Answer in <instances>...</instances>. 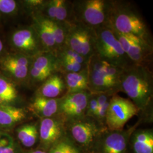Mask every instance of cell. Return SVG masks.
Instances as JSON below:
<instances>
[{
    "label": "cell",
    "instance_id": "cell-16",
    "mask_svg": "<svg viewBox=\"0 0 153 153\" xmlns=\"http://www.w3.org/2000/svg\"><path fill=\"white\" fill-rule=\"evenodd\" d=\"M66 91L62 74L59 72H56L38 87L35 96L45 98H60L65 94Z\"/></svg>",
    "mask_w": 153,
    "mask_h": 153
},
{
    "label": "cell",
    "instance_id": "cell-27",
    "mask_svg": "<svg viewBox=\"0 0 153 153\" xmlns=\"http://www.w3.org/2000/svg\"><path fill=\"white\" fill-rule=\"evenodd\" d=\"M22 7L21 1L15 0H0V16L16 15Z\"/></svg>",
    "mask_w": 153,
    "mask_h": 153
},
{
    "label": "cell",
    "instance_id": "cell-19",
    "mask_svg": "<svg viewBox=\"0 0 153 153\" xmlns=\"http://www.w3.org/2000/svg\"><path fill=\"white\" fill-rule=\"evenodd\" d=\"M27 111L13 105H0V129H10L26 119Z\"/></svg>",
    "mask_w": 153,
    "mask_h": 153
},
{
    "label": "cell",
    "instance_id": "cell-25",
    "mask_svg": "<svg viewBox=\"0 0 153 153\" xmlns=\"http://www.w3.org/2000/svg\"><path fill=\"white\" fill-rule=\"evenodd\" d=\"M0 153H23L16 139L9 132L0 129Z\"/></svg>",
    "mask_w": 153,
    "mask_h": 153
},
{
    "label": "cell",
    "instance_id": "cell-13",
    "mask_svg": "<svg viewBox=\"0 0 153 153\" xmlns=\"http://www.w3.org/2000/svg\"><path fill=\"white\" fill-rule=\"evenodd\" d=\"M126 130L111 131L105 130L99 136L97 146L98 153H126L131 134L141 122Z\"/></svg>",
    "mask_w": 153,
    "mask_h": 153
},
{
    "label": "cell",
    "instance_id": "cell-35",
    "mask_svg": "<svg viewBox=\"0 0 153 153\" xmlns=\"http://www.w3.org/2000/svg\"><path fill=\"white\" fill-rule=\"evenodd\" d=\"M49 153L48 152H47L43 149H34V150H31L27 152L26 153Z\"/></svg>",
    "mask_w": 153,
    "mask_h": 153
},
{
    "label": "cell",
    "instance_id": "cell-28",
    "mask_svg": "<svg viewBox=\"0 0 153 153\" xmlns=\"http://www.w3.org/2000/svg\"><path fill=\"white\" fill-rule=\"evenodd\" d=\"M58 72L62 74L81 71L88 66V64H81L73 61L57 58Z\"/></svg>",
    "mask_w": 153,
    "mask_h": 153
},
{
    "label": "cell",
    "instance_id": "cell-15",
    "mask_svg": "<svg viewBox=\"0 0 153 153\" xmlns=\"http://www.w3.org/2000/svg\"><path fill=\"white\" fill-rule=\"evenodd\" d=\"M33 58L19 53L4 56L0 61L1 69L17 83L27 85Z\"/></svg>",
    "mask_w": 153,
    "mask_h": 153
},
{
    "label": "cell",
    "instance_id": "cell-31",
    "mask_svg": "<svg viewBox=\"0 0 153 153\" xmlns=\"http://www.w3.org/2000/svg\"><path fill=\"white\" fill-rule=\"evenodd\" d=\"M73 141L67 134L55 143L48 151L49 153H68Z\"/></svg>",
    "mask_w": 153,
    "mask_h": 153
},
{
    "label": "cell",
    "instance_id": "cell-14",
    "mask_svg": "<svg viewBox=\"0 0 153 153\" xmlns=\"http://www.w3.org/2000/svg\"><path fill=\"white\" fill-rule=\"evenodd\" d=\"M67 135L65 123L58 115L40 119L39 139L42 149L47 152Z\"/></svg>",
    "mask_w": 153,
    "mask_h": 153
},
{
    "label": "cell",
    "instance_id": "cell-32",
    "mask_svg": "<svg viewBox=\"0 0 153 153\" xmlns=\"http://www.w3.org/2000/svg\"><path fill=\"white\" fill-rule=\"evenodd\" d=\"M98 104L97 102V94L90 93L88 100V106L86 112V116L95 119L98 110Z\"/></svg>",
    "mask_w": 153,
    "mask_h": 153
},
{
    "label": "cell",
    "instance_id": "cell-10",
    "mask_svg": "<svg viewBox=\"0 0 153 153\" xmlns=\"http://www.w3.org/2000/svg\"><path fill=\"white\" fill-rule=\"evenodd\" d=\"M10 44L16 53L31 58L44 52L38 34L32 25L18 28L12 33Z\"/></svg>",
    "mask_w": 153,
    "mask_h": 153
},
{
    "label": "cell",
    "instance_id": "cell-30",
    "mask_svg": "<svg viewBox=\"0 0 153 153\" xmlns=\"http://www.w3.org/2000/svg\"><path fill=\"white\" fill-rule=\"evenodd\" d=\"M47 0H25L21 1L22 7L30 15L39 14L43 9Z\"/></svg>",
    "mask_w": 153,
    "mask_h": 153
},
{
    "label": "cell",
    "instance_id": "cell-17",
    "mask_svg": "<svg viewBox=\"0 0 153 153\" xmlns=\"http://www.w3.org/2000/svg\"><path fill=\"white\" fill-rule=\"evenodd\" d=\"M31 16L33 19L32 25L38 34L44 51L54 53L57 47L49 20L39 14H34Z\"/></svg>",
    "mask_w": 153,
    "mask_h": 153
},
{
    "label": "cell",
    "instance_id": "cell-8",
    "mask_svg": "<svg viewBox=\"0 0 153 153\" xmlns=\"http://www.w3.org/2000/svg\"><path fill=\"white\" fill-rule=\"evenodd\" d=\"M114 33L132 64L151 68L153 45L133 35Z\"/></svg>",
    "mask_w": 153,
    "mask_h": 153
},
{
    "label": "cell",
    "instance_id": "cell-9",
    "mask_svg": "<svg viewBox=\"0 0 153 153\" xmlns=\"http://www.w3.org/2000/svg\"><path fill=\"white\" fill-rule=\"evenodd\" d=\"M90 95L88 91L65 94L59 98L57 115L65 124L85 117Z\"/></svg>",
    "mask_w": 153,
    "mask_h": 153
},
{
    "label": "cell",
    "instance_id": "cell-6",
    "mask_svg": "<svg viewBox=\"0 0 153 153\" xmlns=\"http://www.w3.org/2000/svg\"><path fill=\"white\" fill-rule=\"evenodd\" d=\"M66 126L67 134L70 135L72 141L86 149L91 147L97 138L107 129L88 116L67 123Z\"/></svg>",
    "mask_w": 153,
    "mask_h": 153
},
{
    "label": "cell",
    "instance_id": "cell-7",
    "mask_svg": "<svg viewBox=\"0 0 153 153\" xmlns=\"http://www.w3.org/2000/svg\"><path fill=\"white\" fill-rule=\"evenodd\" d=\"M139 113L140 110L130 99L115 94L110 99L105 119L106 128L111 131H121L129 120Z\"/></svg>",
    "mask_w": 153,
    "mask_h": 153
},
{
    "label": "cell",
    "instance_id": "cell-33",
    "mask_svg": "<svg viewBox=\"0 0 153 153\" xmlns=\"http://www.w3.org/2000/svg\"><path fill=\"white\" fill-rule=\"evenodd\" d=\"M99 107H100L109 100L114 94L110 93H100L96 94Z\"/></svg>",
    "mask_w": 153,
    "mask_h": 153
},
{
    "label": "cell",
    "instance_id": "cell-18",
    "mask_svg": "<svg viewBox=\"0 0 153 153\" xmlns=\"http://www.w3.org/2000/svg\"><path fill=\"white\" fill-rule=\"evenodd\" d=\"M59 98H45L35 96L28 105V109L40 119L57 115Z\"/></svg>",
    "mask_w": 153,
    "mask_h": 153
},
{
    "label": "cell",
    "instance_id": "cell-12",
    "mask_svg": "<svg viewBox=\"0 0 153 153\" xmlns=\"http://www.w3.org/2000/svg\"><path fill=\"white\" fill-rule=\"evenodd\" d=\"M104 61L96 54L90 59L88 64V86L90 93H110L114 95L120 92L119 88L106 77L103 71Z\"/></svg>",
    "mask_w": 153,
    "mask_h": 153
},
{
    "label": "cell",
    "instance_id": "cell-5",
    "mask_svg": "<svg viewBox=\"0 0 153 153\" xmlns=\"http://www.w3.org/2000/svg\"><path fill=\"white\" fill-rule=\"evenodd\" d=\"M65 26L66 29L65 45L88 61L95 52V30L76 22Z\"/></svg>",
    "mask_w": 153,
    "mask_h": 153
},
{
    "label": "cell",
    "instance_id": "cell-2",
    "mask_svg": "<svg viewBox=\"0 0 153 153\" xmlns=\"http://www.w3.org/2000/svg\"><path fill=\"white\" fill-rule=\"evenodd\" d=\"M108 26L115 32L133 35L153 45L152 33L146 23L129 1L112 0Z\"/></svg>",
    "mask_w": 153,
    "mask_h": 153
},
{
    "label": "cell",
    "instance_id": "cell-29",
    "mask_svg": "<svg viewBox=\"0 0 153 153\" xmlns=\"http://www.w3.org/2000/svg\"><path fill=\"white\" fill-rule=\"evenodd\" d=\"M49 21L50 26L55 38L57 49L65 45V44L66 29V27L60 23ZM56 49V50H57Z\"/></svg>",
    "mask_w": 153,
    "mask_h": 153
},
{
    "label": "cell",
    "instance_id": "cell-21",
    "mask_svg": "<svg viewBox=\"0 0 153 153\" xmlns=\"http://www.w3.org/2000/svg\"><path fill=\"white\" fill-rule=\"evenodd\" d=\"M65 84L66 94L88 91V66L81 71L62 74Z\"/></svg>",
    "mask_w": 153,
    "mask_h": 153
},
{
    "label": "cell",
    "instance_id": "cell-23",
    "mask_svg": "<svg viewBox=\"0 0 153 153\" xmlns=\"http://www.w3.org/2000/svg\"><path fill=\"white\" fill-rule=\"evenodd\" d=\"M0 98L12 105L18 99L16 86L7 76L0 75Z\"/></svg>",
    "mask_w": 153,
    "mask_h": 153
},
{
    "label": "cell",
    "instance_id": "cell-20",
    "mask_svg": "<svg viewBox=\"0 0 153 153\" xmlns=\"http://www.w3.org/2000/svg\"><path fill=\"white\" fill-rule=\"evenodd\" d=\"M130 139L134 153H153L152 129H136Z\"/></svg>",
    "mask_w": 153,
    "mask_h": 153
},
{
    "label": "cell",
    "instance_id": "cell-34",
    "mask_svg": "<svg viewBox=\"0 0 153 153\" xmlns=\"http://www.w3.org/2000/svg\"><path fill=\"white\" fill-rule=\"evenodd\" d=\"M68 153H82L80 149L78 148L76 144H75L74 142L71 143V145L69 148V150Z\"/></svg>",
    "mask_w": 153,
    "mask_h": 153
},
{
    "label": "cell",
    "instance_id": "cell-3",
    "mask_svg": "<svg viewBox=\"0 0 153 153\" xmlns=\"http://www.w3.org/2000/svg\"><path fill=\"white\" fill-rule=\"evenodd\" d=\"M74 22L96 30L108 25L112 0L71 1Z\"/></svg>",
    "mask_w": 153,
    "mask_h": 153
},
{
    "label": "cell",
    "instance_id": "cell-22",
    "mask_svg": "<svg viewBox=\"0 0 153 153\" xmlns=\"http://www.w3.org/2000/svg\"><path fill=\"white\" fill-rule=\"evenodd\" d=\"M38 123H29L19 126L16 130L18 140L26 148L33 146L39 139Z\"/></svg>",
    "mask_w": 153,
    "mask_h": 153
},
{
    "label": "cell",
    "instance_id": "cell-11",
    "mask_svg": "<svg viewBox=\"0 0 153 153\" xmlns=\"http://www.w3.org/2000/svg\"><path fill=\"white\" fill-rule=\"evenodd\" d=\"M56 72H58V67L55 54L51 52L44 51L33 58L27 85L31 87H39Z\"/></svg>",
    "mask_w": 153,
    "mask_h": 153
},
{
    "label": "cell",
    "instance_id": "cell-36",
    "mask_svg": "<svg viewBox=\"0 0 153 153\" xmlns=\"http://www.w3.org/2000/svg\"><path fill=\"white\" fill-rule=\"evenodd\" d=\"M4 44H3V43H2V40L0 39V55L2 53V52H3V51H4Z\"/></svg>",
    "mask_w": 153,
    "mask_h": 153
},
{
    "label": "cell",
    "instance_id": "cell-4",
    "mask_svg": "<svg viewBox=\"0 0 153 153\" xmlns=\"http://www.w3.org/2000/svg\"><path fill=\"white\" fill-rule=\"evenodd\" d=\"M95 32V54L101 60L123 68L132 64L113 30L108 26L98 28Z\"/></svg>",
    "mask_w": 153,
    "mask_h": 153
},
{
    "label": "cell",
    "instance_id": "cell-1",
    "mask_svg": "<svg viewBox=\"0 0 153 153\" xmlns=\"http://www.w3.org/2000/svg\"><path fill=\"white\" fill-rule=\"evenodd\" d=\"M120 92L126 93L140 112L152 107L153 74L151 68L131 64L124 68L120 78Z\"/></svg>",
    "mask_w": 153,
    "mask_h": 153
},
{
    "label": "cell",
    "instance_id": "cell-26",
    "mask_svg": "<svg viewBox=\"0 0 153 153\" xmlns=\"http://www.w3.org/2000/svg\"><path fill=\"white\" fill-rule=\"evenodd\" d=\"M54 54L58 59L71 61L81 64H88V62L81 55L66 45L58 48Z\"/></svg>",
    "mask_w": 153,
    "mask_h": 153
},
{
    "label": "cell",
    "instance_id": "cell-24",
    "mask_svg": "<svg viewBox=\"0 0 153 153\" xmlns=\"http://www.w3.org/2000/svg\"><path fill=\"white\" fill-rule=\"evenodd\" d=\"M55 22L64 26L73 23L71 1L56 0V11Z\"/></svg>",
    "mask_w": 153,
    "mask_h": 153
}]
</instances>
